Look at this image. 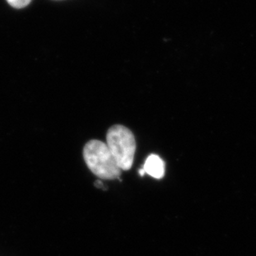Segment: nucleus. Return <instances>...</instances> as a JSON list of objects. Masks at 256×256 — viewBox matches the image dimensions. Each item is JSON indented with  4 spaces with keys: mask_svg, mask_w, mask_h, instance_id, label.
Here are the masks:
<instances>
[{
    "mask_svg": "<svg viewBox=\"0 0 256 256\" xmlns=\"http://www.w3.org/2000/svg\"><path fill=\"white\" fill-rule=\"evenodd\" d=\"M138 174H140V175L141 176H144V170H142V168H141V170L138 171Z\"/></svg>",
    "mask_w": 256,
    "mask_h": 256,
    "instance_id": "nucleus-6",
    "label": "nucleus"
},
{
    "mask_svg": "<svg viewBox=\"0 0 256 256\" xmlns=\"http://www.w3.org/2000/svg\"><path fill=\"white\" fill-rule=\"evenodd\" d=\"M83 156L87 167L97 178L107 180L120 178L122 170L106 144L97 140L89 141L84 147Z\"/></svg>",
    "mask_w": 256,
    "mask_h": 256,
    "instance_id": "nucleus-1",
    "label": "nucleus"
},
{
    "mask_svg": "<svg viewBox=\"0 0 256 256\" xmlns=\"http://www.w3.org/2000/svg\"><path fill=\"white\" fill-rule=\"evenodd\" d=\"M142 170L150 176L156 179H161L165 174L164 162L158 155H150L145 161Z\"/></svg>",
    "mask_w": 256,
    "mask_h": 256,
    "instance_id": "nucleus-3",
    "label": "nucleus"
},
{
    "mask_svg": "<svg viewBox=\"0 0 256 256\" xmlns=\"http://www.w3.org/2000/svg\"><path fill=\"white\" fill-rule=\"evenodd\" d=\"M94 185H96V186L98 188L104 189V184H103V182H102L100 180H97V181H96Z\"/></svg>",
    "mask_w": 256,
    "mask_h": 256,
    "instance_id": "nucleus-5",
    "label": "nucleus"
},
{
    "mask_svg": "<svg viewBox=\"0 0 256 256\" xmlns=\"http://www.w3.org/2000/svg\"><path fill=\"white\" fill-rule=\"evenodd\" d=\"M32 0H7L8 4L15 8H22L31 2Z\"/></svg>",
    "mask_w": 256,
    "mask_h": 256,
    "instance_id": "nucleus-4",
    "label": "nucleus"
},
{
    "mask_svg": "<svg viewBox=\"0 0 256 256\" xmlns=\"http://www.w3.org/2000/svg\"><path fill=\"white\" fill-rule=\"evenodd\" d=\"M106 144L116 164L122 171H128L133 165L136 151L134 134L126 126L116 124L109 128Z\"/></svg>",
    "mask_w": 256,
    "mask_h": 256,
    "instance_id": "nucleus-2",
    "label": "nucleus"
}]
</instances>
